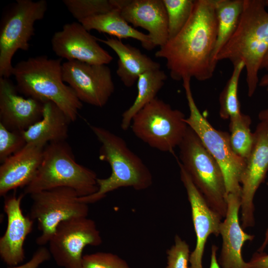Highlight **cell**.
Returning a JSON list of instances; mask_svg holds the SVG:
<instances>
[{"instance_id":"6da1fadb","label":"cell","mask_w":268,"mask_h":268,"mask_svg":"<svg viewBox=\"0 0 268 268\" xmlns=\"http://www.w3.org/2000/svg\"><path fill=\"white\" fill-rule=\"evenodd\" d=\"M217 32L215 0H195L186 24L155 56L166 60L173 80H207L212 77L217 65L213 57Z\"/></svg>"},{"instance_id":"7a4b0ae2","label":"cell","mask_w":268,"mask_h":268,"mask_svg":"<svg viewBox=\"0 0 268 268\" xmlns=\"http://www.w3.org/2000/svg\"><path fill=\"white\" fill-rule=\"evenodd\" d=\"M268 51V11L265 0H244L237 27L216 61L229 60L233 65L244 63L248 95L251 97L259 84V71Z\"/></svg>"},{"instance_id":"3957f363","label":"cell","mask_w":268,"mask_h":268,"mask_svg":"<svg viewBox=\"0 0 268 268\" xmlns=\"http://www.w3.org/2000/svg\"><path fill=\"white\" fill-rule=\"evenodd\" d=\"M89 127L101 143L99 158L108 163L112 172L108 178H98V191L90 196L79 197L80 201L88 204L101 200L109 192L120 188L142 191L152 185L150 170L123 138L104 128L91 125Z\"/></svg>"},{"instance_id":"277c9868","label":"cell","mask_w":268,"mask_h":268,"mask_svg":"<svg viewBox=\"0 0 268 268\" xmlns=\"http://www.w3.org/2000/svg\"><path fill=\"white\" fill-rule=\"evenodd\" d=\"M62 59L42 55L18 62L12 70L19 93L43 102L50 101L74 122L82 103L62 77Z\"/></svg>"},{"instance_id":"5b68a950","label":"cell","mask_w":268,"mask_h":268,"mask_svg":"<svg viewBox=\"0 0 268 268\" xmlns=\"http://www.w3.org/2000/svg\"><path fill=\"white\" fill-rule=\"evenodd\" d=\"M98 177L92 170L77 163L66 141L51 142L44 148L41 163L23 194H32L58 187L74 190L79 197L90 196L98 190Z\"/></svg>"},{"instance_id":"8992f818","label":"cell","mask_w":268,"mask_h":268,"mask_svg":"<svg viewBox=\"0 0 268 268\" xmlns=\"http://www.w3.org/2000/svg\"><path fill=\"white\" fill-rule=\"evenodd\" d=\"M179 147L180 160L178 161L209 206L224 218L227 195L219 165L189 126Z\"/></svg>"},{"instance_id":"52a82bcc","label":"cell","mask_w":268,"mask_h":268,"mask_svg":"<svg viewBox=\"0 0 268 268\" xmlns=\"http://www.w3.org/2000/svg\"><path fill=\"white\" fill-rule=\"evenodd\" d=\"M182 81L190 111L189 116L185 119L186 124L219 165L224 175L227 195L241 196L240 179L246 160L233 152L229 134L215 129L201 114L192 94L191 79L185 78Z\"/></svg>"},{"instance_id":"ba28073f","label":"cell","mask_w":268,"mask_h":268,"mask_svg":"<svg viewBox=\"0 0 268 268\" xmlns=\"http://www.w3.org/2000/svg\"><path fill=\"white\" fill-rule=\"evenodd\" d=\"M184 114L157 97L133 117L130 127L143 142L160 151L172 152L179 146L188 126Z\"/></svg>"},{"instance_id":"9c48e42d","label":"cell","mask_w":268,"mask_h":268,"mask_svg":"<svg viewBox=\"0 0 268 268\" xmlns=\"http://www.w3.org/2000/svg\"><path fill=\"white\" fill-rule=\"evenodd\" d=\"M45 0H17L3 16L0 28V77L12 75V59L19 50L28 51L34 25L47 10Z\"/></svg>"},{"instance_id":"30bf717a","label":"cell","mask_w":268,"mask_h":268,"mask_svg":"<svg viewBox=\"0 0 268 268\" xmlns=\"http://www.w3.org/2000/svg\"><path fill=\"white\" fill-rule=\"evenodd\" d=\"M30 196L32 204L28 216L37 222L41 234L36 243L40 246L48 243L62 221L88 215V204L80 201L76 192L70 188L58 187Z\"/></svg>"},{"instance_id":"8fae6325","label":"cell","mask_w":268,"mask_h":268,"mask_svg":"<svg viewBox=\"0 0 268 268\" xmlns=\"http://www.w3.org/2000/svg\"><path fill=\"white\" fill-rule=\"evenodd\" d=\"M102 239L94 220L79 217L62 221L49 240V250L56 264L63 268H81L87 246H99Z\"/></svg>"},{"instance_id":"7c38bea8","label":"cell","mask_w":268,"mask_h":268,"mask_svg":"<svg viewBox=\"0 0 268 268\" xmlns=\"http://www.w3.org/2000/svg\"><path fill=\"white\" fill-rule=\"evenodd\" d=\"M62 77L82 103L102 108L115 91L110 68L107 65L67 61L62 64Z\"/></svg>"},{"instance_id":"4fadbf2b","label":"cell","mask_w":268,"mask_h":268,"mask_svg":"<svg viewBox=\"0 0 268 268\" xmlns=\"http://www.w3.org/2000/svg\"><path fill=\"white\" fill-rule=\"evenodd\" d=\"M268 171V122H261L254 133V142L240 179L241 225L243 229L255 224L254 197Z\"/></svg>"},{"instance_id":"5bb4252c","label":"cell","mask_w":268,"mask_h":268,"mask_svg":"<svg viewBox=\"0 0 268 268\" xmlns=\"http://www.w3.org/2000/svg\"><path fill=\"white\" fill-rule=\"evenodd\" d=\"M53 52L60 59L78 61L88 64L107 65L113 57L98 43L78 22L65 24L56 32L51 39Z\"/></svg>"},{"instance_id":"9a60e30c","label":"cell","mask_w":268,"mask_h":268,"mask_svg":"<svg viewBox=\"0 0 268 268\" xmlns=\"http://www.w3.org/2000/svg\"><path fill=\"white\" fill-rule=\"evenodd\" d=\"M181 180L186 189L191 208L192 218L196 236V244L191 253L189 268H203L205 246L211 235H220L222 217L207 203L189 175L178 160Z\"/></svg>"},{"instance_id":"2e32d148","label":"cell","mask_w":268,"mask_h":268,"mask_svg":"<svg viewBox=\"0 0 268 268\" xmlns=\"http://www.w3.org/2000/svg\"><path fill=\"white\" fill-rule=\"evenodd\" d=\"M18 92L9 78L0 77V123L10 131L21 132L41 119L45 102Z\"/></svg>"},{"instance_id":"e0dca14e","label":"cell","mask_w":268,"mask_h":268,"mask_svg":"<svg viewBox=\"0 0 268 268\" xmlns=\"http://www.w3.org/2000/svg\"><path fill=\"white\" fill-rule=\"evenodd\" d=\"M24 194L6 197L4 211L7 215V226L0 238V256L10 267L17 266L25 258L23 245L32 230L34 220L23 214L21 202Z\"/></svg>"},{"instance_id":"ac0fdd59","label":"cell","mask_w":268,"mask_h":268,"mask_svg":"<svg viewBox=\"0 0 268 268\" xmlns=\"http://www.w3.org/2000/svg\"><path fill=\"white\" fill-rule=\"evenodd\" d=\"M240 201V196L227 195V211L220 228L222 247L217 261L221 268H249L242 257V248L255 236L245 232L241 226L239 218Z\"/></svg>"},{"instance_id":"d6986e66","label":"cell","mask_w":268,"mask_h":268,"mask_svg":"<svg viewBox=\"0 0 268 268\" xmlns=\"http://www.w3.org/2000/svg\"><path fill=\"white\" fill-rule=\"evenodd\" d=\"M125 19L146 30L155 47L168 40V18L162 0H126L121 9Z\"/></svg>"},{"instance_id":"ffe728a7","label":"cell","mask_w":268,"mask_h":268,"mask_svg":"<svg viewBox=\"0 0 268 268\" xmlns=\"http://www.w3.org/2000/svg\"><path fill=\"white\" fill-rule=\"evenodd\" d=\"M44 147L27 144L6 158L0 166V196L26 187L35 177L41 163Z\"/></svg>"},{"instance_id":"44dd1931","label":"cell","mask_w":268,"mask_h":268,"mask_svg":"<svg viewBox=\"0 0 268 268\" xmlns=\"http://www.w3.org/2000/svg\"><path fill=\"white\" fill-rule=\"evenodd\" d=\"M97 40L109 47L118 57L116 73L126 87H132L143 73L160 69L159 63L121 40L108 37L106 39L97 38Z\"/></svg>"},{"instance_id":"7402d4cb","label":"cell","mask_w":268,"mask_h":268,"mask_svg":"<svg viewBox=\"0 0 268 268\" xmlns=\"http://www.w3.org/2000/svg\"><path fill=\"white\" fill-rule=\"evenodd\" d=\"M70 122L58 106L47 101L41 119L21 133L27 143L45 147L51 142L66 141Z\"/></svg>"},{"instance_id":"603a6c76","label":"cell","mask_w":268,"mask_h":268,"mask_svg":"<svg viewBox=\"0 0 268 268\" xmlns=\"http://www.w3.org/2000/svg\"><path fill=\"white\" fill-rule=\"evenodd\" d=\"M88 31L95 30L117 39L132 38L139 41L146 50L155 48L150 36L131 26L121 14V9H114L107 13L87 18L79 22Z\"/></svg>"},{"instance_id":"cb8c5ba5","label":"cell","mask_w":268,"mask_h":268,"mask_svg":"<svg viewBox=\"0 0 268 268\" xmlns=\"http://www.w3.org/2000/svg\"><path fill=\"white\" fill-rule=\"evenodd\" d=\"M167 76L160 69L147 71L140 74L137 81V93L133 104L122 115L121 127L126 131L134 116L144 106L157 98Z\"/></svg>"},{"instance_id":"d4e9b609","label":"cell","mask_w":268,"mask_h":268,"mask_svg":"<svg viewBox=\"0 0 268 268\" xmlns=\"http://www.w3.org/2000/svg\"><path fill=\"white\" fill-rule=\"evenodd\" d=\"M244 0H215L217 21L216 41L213 60L235 31L243 10Z\"/></svg>"},{"instance_id":"484cf974","label":"cell","mask_w":268,"mask_h":268,"mask_svg":"<svg viewBox=\"0 0 268 268\" xmlns=\"http://www.w3.org/2000/svg\"><path fill=\"white\" fill-rule=\"evenodd\" d=\"M230 120L229 139L233 152L245 160L249 155L254 142V133L251 131V117L242 113Z\"/></svg>"},{"instance_id":"4316f807","label":"cell","mask_w":268,"mask_h":268,"mask_svg":"<svg viewBox=\"0 0 268 268\" xmlns=\"http://www.w3.org/2000/svg\"><path fill=\"white\" fill-rule=\"evenodd\" d=\"M233 66L232 73L219 96V115L223 119H230L240 115V104L238 96V83L245 68L243 62Z\"/></svg>"},{"instance_id":"83f0119b","label":"cell","mask_w":268,"mask_h":268,"mask_svg":"<svg viewBox=\"0 0 268 268\" xmlns=\"http://www.w3.org/2000/svg\"><path fill=\"white\" fill-rule=\"evenodd\" d=\"M63 2L78 22L115 8L120 9L118 0H64Z\"/></svg>"},{"instance_id":"f1b7e54d","label":"cell","mask_w":268,"mask_h":268,"mask_svg":"<svg viewBox=\"0 0 268 268\" xmlns=\"http://www.w3.org/2000/svg\"><path fill=\"white\" fill-rule=\"evenodd\" d=\"M168 18V40L185 26L193 11L195 0H162Z\"/></svg>"},{"instance_id":"f546056e","label":"cell","mask_w":268,"mask_h":268,"mask_svg":"<svg viewBox=\"0 0 268 268\" xmlns=\"http://www.w3.org/2000/svg\"><path fill=\"white\" fill-rule=\"evenodd\" d=\"M27 142L21 132L11 131L0 123V162L22 149Z\"/></svg>"},{"instance_id":"4dcf8cb0","label":"cell","mask_w":268,"mask_h":268,"mask_svg":"<svg viewBox=\"0 0 268 268\" xmlns=\"http://www.w3.org/2000/svg\"><path fill=\"white\" fill-rule=\"evenodd\" d=\"M81 268H131L126 261L117 255L100 252L84 255Z\"/></svg>"},{"instance_id":"1f68e13d","label":"cell","mask_w":268,"mask_h":268,"mask_svg":"<svg viewBox=\"0 0 268 268\" xmlns=\"http://www.w3.org/2000/svg\"><path fill=\"white\" fill-rule=\"evenodd\" d=\"M175 244L167 250V266L165 268H189L190 247L186 241L176 234Z\"/></svg>"},{"instance_id":"d6a6232c","label":"cell","mask_w":268,"mask_h":268,"mask_svg":"<svg viewBox=\"0 0 268 268\" xmlns=\"http://www.w3.org/2000/svg\"><path fill=\"white\" fill-rule=\"evenodd\" d=\"M51 257L49 249L44 246H41L34 252L29 261L22 265L8 268H38L41 264L48 261Z\"/></svg>"},{"instance_id":"836d02e7","label":"cell","mask_w":268,"mask_h":268,"mask_svg":"<svg viewBox=\"0 0 268 268\" xmlns=\"http://www.w3.org/2000/svg\"><path fill=\"white\" fill-rule=\"evenodd\" d=\"M247 265L249 268H268V254L264 252L255 253Z\"/></svg>"},{"instance_id":"e575fe53","label":"cell","mask_w":268,"mask_h":268,"mask_svg":"<svg viewBox=\"0 0 268 268\" xmlns=\"http://www.w3.org/2000/svg\"><path fill=\"white\" fill-rule=\"evenodd\" d=\"M218 247L215 245H212L211 249L210 263L209 268H221L217 258Z\"/></svg>"},{"instance_id":"d590c367","label":"cell","mask_w":268,"mask_h":268,"mask_svg":"<svg viewBox=\"0 0 268 268\" xmlns=\"http://www.w3.org/2000/svg\"><path fill=\"white\" fill-rule=\"evenodd\" d=\"M268 245V227L267 229V230L265 233V235L264 237V240L263 243L258 249L257 252H263L264 250Z\"/></svg>"},{"instance_id":"8d00e7d4","label":"cell","mask_w":268,"mask_h":268,"mask_svg":"<svg viewBox=\"0 0 268 268\" xmlns=\"http://www.w3.org/2000/svg\"><path fill=\"white\" fill-rule=\"evenodd\" d=\"M258 118L261 122H268V108L262 110L259 113Z\"/></svg>"},{"instance_id":"74e56055","label":"cell","mask_w":268,"mask_h":268,"mask_svg":"<svg viewBox=\"0 0 268 268\" xmlns=\"http://www.w3.org/2000/svg\"><path fill=\"white\" fill-rule=\"evenodd\" d=\"M259 85L262 87L268 86V73L265 74L259 81Z\"/></svg>"},{"instance_id":"f35d334b","label":"cell","mask_w":268,"mask_h":268,"mask_svg":"<svg viewBox=\"0 0 268 268\" xmlns=\"http://www.w3.org/2000/svg\"><path fill=\"white\" fill-rule=\"evenodd\" d=\"M265 69L268 71V51L265 55L262 62L261 69Z\"/></svg>"},{"instance_id":"ab89813d","label":"cell","mask_w":268,"mask_h":268,"mask_svg":"<svg viewBox=\"0 0 268 268\" xmlns=\"http://www.w3.org/2000/svg\"><path fill=\"white\" fill-rule=\"evenodd\" d=\"M265 2L266 7H268V0H265Z\"/></svg>"},{"instance_id":"60d3db41","label":"cell","mask_w":268,"mask_h":268,"mask_svg":"<svg viewBox=\"0 0 268 268\" xmlns=\"http://www.w3.org/2000/svg\"><path fill=\"white\" fill-rule=\"evenodd\" d=\"M267 185L268 186V182H267Z\"/></svg>"}]
</instances>
